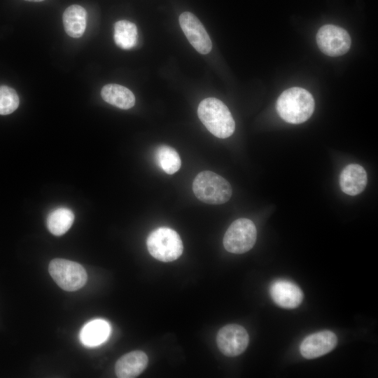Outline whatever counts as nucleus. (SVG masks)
I'll return each mask as SVG.
<instances>
[{"label":"nucleus","mask_w":378,"mask_h":378,"mask_svg":"<svg viewBox=\"0 0 378 378\" xmlns=\"http://www.w3.org/2000/svg\"><path fill=\"white\" fill-rule=\"evenodd\" d=\"M276 111L286 122L300 124L307 120L314 110V99L307 90L294 87L284 91L276 101Z\"/></svg>","instance_id":"nucleus-1"},{"label":"nucleus","mask_w":378,"mask_h":378,"mask_svg":"<svg viewBox=\"0 0 378 378\" xmlns=\"http://www.w3.org/2000/svg\"><path fill=\"white\" fill-rule=\"evenodd\" d=\"M197 114L203 125L215 136L225 139L233 134L234 120L220 100L214 97L203 99L198 106Z\"/></svg>","instance_id":"nucleus-2"},{"label":"nucleus","mask_w":378,"mask_h":378,"mask_svg":"<svg viewBox=\"0 0 378 378\" xmlns=\"http://www.w3.org/2000/svg\"><path fill=\"white\" fill-rule=\"evenodd\" d=\"M192 190L200 201L209 204H222L231 197L230 183L221 176L211 171L197 174L193 181Z\"/></svg>","instance_id":"nucleus-3"},{"label":"nucleus","mask_w":378,"mask_h":378,"mask_svg":"<svg viewBox=\"0 0 378 378\" xmlns=\"http://www.w3.org/2000/svg\"><path fill=\"white\" fill-rule=\"evenodd\" d=\"M146 245L149 253L162 262L176 260L183 250L179 234L167 227H160L153 230L147 238Z\"/></svg>","instance_id":"nucleus-4"},{"label":"nucleus","mask_w":378,"mask_h":378,"mask_svg":"<svg viewBox=\"0 0 378 378\" xmlns=\"http://www.w3.org/2000/svg\"><path fill=\"white\" fill-rule=\"evenodd\" d=\"M48 271L55 283L66 291L80 289L88 279L86 271L81 265L62 258L52 260Z\"/></svg>","instance_id":"nucleus-5"},{"label":"nucleus","mask_w":378,"mask_h":378,"mask_svg":"<svg viewBox=\"0 0 378 378\" xmlns=\"http://www.w3.org/2000/svg\"><path fill=\"white\" fill-rule=\"evenodd\" d=\"M256 238L257 230L253 221L241 218L232 222L227 228L223 242L228 252L241 254L253 248Z\"/></svg>","instance_id":"nucleus-6"},{"label":"nucleus","mask_w":378,"mask_h":378,"mask_svg":"<svg viewBox=\"0 0 378 378\" xmlns=\"http://www.w3.org/2000/svg\"><path fill=\"white\" fill-rule=\"evenodd\" d=\"M316 43L324 54L337 57L345 54L350 48L351 38L343 28L333 25L322 26L316 34Z\"/></svg>","instance_id":"nucleus-7"},{"label":"nucleus","mask_w":378,"mask_h":378,"mask_svg":"<svg viewBox=\"0 0 378 378\" xmlns=\"http://www.w3.org/2000/svg\"><path fill=\"white\" fill-rule=\"evenodd\" d=\"M249 337L246 329L238 324H228L221 328L216 336L219 350L224 355L234 357L246 349Z\"/></svg>","instance_id":"nucleus-8"},{"label":"nucleus","mask_w":378,"mask_h":378,"mask_svg":"<svg viewBox=\"0 0 378 378\" xmlns=\"http://www.w3.org/2000/svg\"><path fill=\"white\" fill-rule=\"evenodd\" d=\"M180 26L190 44L202 54L209 53L212 43L209 34L199 19L190 12L179 16Z\"/></svg>","instance_id":"nucleus-9"},{"label":"nucleus","mask_w":378,"mask_h":378,"mask_svg":"<svg viewBox=\"0 0 378 378\" xmlns=\"http://www.w3.org/2000/svg\"><path fill=\"white\" fill-rule=\"evenodd\" d=\"M337 344L336 335L323 330L306 337L300 346L301 355L305 358H315L332 351Z\"/></svg>","instance_id":"nucleus-10"},{"label":"nucleus","mask_w":378,"mask_h":378,"mask_svg":"<svg viewBox=\"0 0 378 378\" xmlns=\"http://www.w3.org/2000/svg\"><path fill=\"white\" fill-rule=\"evenodd\" d=\"M270 295L279 306L293 309L298 307L303 300L301 289L295 284L287 280L274 281L270 288Z\"/></svg>","instance_id":"nucleus-11"},{"label":"nucleus","mask_w":378,"mask_h":378,"mask_svg":"<svg viewBox=\"0 0 378 378\" xmlns=\"http://www.w3.org/2000/svg\"><path fill=\"white\" fill-rule=\"evenodd\" d=\"M368 181L365 169L358 164L346 166L340 176V186L345 194L355 196L362 192Z\"/></svg>","instance_id":"nucleus-12"},{"label":"nucleus","mask_w":378,"mask_h":378,"mask_svg":"<svg viewBox=\"0 0 378 378\" xmlns=\"http://www.w3.org/2000/svg\"><path fill=\"white\" fill-rule=\"evenodd\" d=\"M148 358L142 351H133L121 356L115 365V374L119 378H134L147 367Z\"/></svg>","instance_id":"nucleus-13"},{"label":"nucleus","mask_w":378,"mask_h":378,"mask_svg":"<svg viewBox=\"0 0 378 378\" xmlns=\"http://www.w3.org/2000/svg\"><path fill=\"white\" fill-rule=\"evenodd\" d=\"M111 332L109 323L103 319H94L86 323L81 329L80 338L86 346H97L104 342Z\"/></svg>","instance_id":"nucleus-14"},{"label":"nucleus","mask_w":378,"mask_h":378,"mask_svg":"<svg viewBox=\"0 0 378 378\" xmlns=\"http://www.w3.org/2000/svg\"><path fill=\"white\" fill-rule=\"evenodd\" d=\"M62 20L66 33L71 37L80 38L86 28L87 12L79 5H71L64 10Z\"/></svg>","instance_id":"nucleus-15"},{"label":"nucleus","mask_w":378,"mask_h":378,"mask_svg":"<svg viewBox=\"0 0 378 378\" xmlns=\"http://www.w3.org/2000/svg\"><path fill=\"white\" fill-rule=\"evenodd\" d=\"M101 96L107 103L122 109H129L135 104L132 92L118 84L104 85L101 90Z\"/></svg>","instance_id":"nucleus-16"},{"label":"nucleus","mask_w":378,"mask_h":378,"mask_svg":"<svg viewBox=\"0 0 378 378\" xmlns=\"http://www.w3.org/2000/svg\"><path fill=\"white\" fill-rule=\"evenodd\" d=\"M137 28L128 20H119L114 25V41L120 48L129 50L137 43Z\"/></svg>","instance_id":"nucleus-17"},{"label":"nucleus","mask_w":378,"mask_h":378,"mask_svg":"<svg viewBox=\"0 0 378 378\" xmlns=\"http://www.w3.org/2000/svg\"><path fill=\"white\" fill-rule=\"evenodd\" d=\"M74 220V214L70 209L58 208L48 215L47 227L52 234L60 236L69 230Z\"/></svg>","instance_id":"nucleus-18"},{"label":"nucleus","mask_w":378,"mask_h":378,"mask_svg":"<svg viewBox=\"0 0 378 378\" xmlns=\"http://www.w3.org/2000/svg\"><path fill=\"white\" fill-rule=\"evenodd\" d=\"M155 161L167 174H173L181 167V161L177 151L169 146H160L155 150Z\"/></svg>","instance_id":"nucleus-19"},{"label":"nucleus","mask_w":378,"mask_h":378,"mask_svg":"<svg viewBox=\"0 0 378 378\" xmlns=\"http://www.w3.org/2000/svg\"><path fill=\"white\" fill-rule=\"evenodd\" d=\"M20 100L16 91L6 85L0 86V115H8L15 111Z\"/></svg>","instance_id":"nucleus-20"},{"label":"nucleus","mask_w":378,"mask_h":378,"mask_svg":"<svg viewBox=\"0 0 378 378\" xmlns=\"http://www.w3.org/2000/svg\"><path fill=\"white\" fill-rule=\"evenodd\" d=\"M25 1H33V2H40V1H43L44 0H25Z\"/></svg>","instance_id":"nucleus-21"}]
</instances>
